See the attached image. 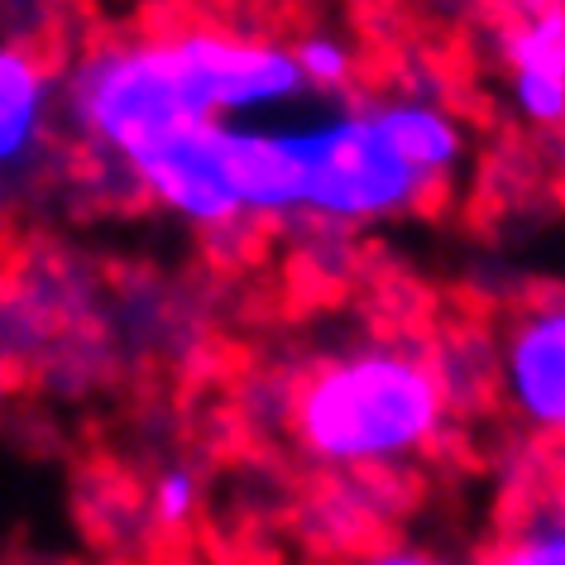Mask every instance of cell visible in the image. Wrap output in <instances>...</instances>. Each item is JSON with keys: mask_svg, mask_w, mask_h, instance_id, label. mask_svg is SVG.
Here are the masks:
<instances>
[{"mask_svg": "<svg viewBox=\"0 0 565 565\" xmlns=\"http://www.w3.org/2000/svg\"><path fill=\"white\" fill-rule=\"evenodd\" d=\"M307 102L292 44L221 24L106 39L63 77V116L116 168L168 135L225 120H268Z\"/></svg>", "mask_w": 565, "mask_h": 565, "instance_id": "cell-1", "label": "cell"}, {"mask_svg": "<svg viewBox=\"0 0 565 565\" xmlns=\"http://www.w3.org/2000/svg\"><path fill=\"white\" fill-rule=\"evenodd\" d=\"M450 422V374L427 350L364 341L317 360L288 403L292 441L327 470L364 475L417 460Z\"/></svg>", "mask_w": 565, "mask_h": 565, "instance_id": "cell-2", "label": "cell"}, {"mask_svg": "<svg viewBox=\"0 0 565 565\" xmlns=\"http://www.w3.org/2000/svg\"><path fill=\"white\" fill-rule=\"evenodd\" d=\"M302 163V216L335 231L393 225L427 211L441 188L422 178L388 139L374 96H345L321 116L292 120Z\"/></svg>", "mask_w": 565, "mask_h": 565, "instance_id": "cell-3", "label": "cell"}, {"mask_svg": "<svg viewBox=\"0 0 565 565\" xmlns=\"http://www.w3.org/2000/svg\"><path fill=\"white\" fill-rule=\"evenodd\" d=\"M493 379L522 427L565 441V292L518 307L499 335Z\"/></svg>", "mask_w": 565, "mask_h": 565, "instance_id": "cell-4", "label": "cell"}, {"mask_svg": "<svg viewBox=\"0 0 565 565\" xmlns=\"http://www.w3.org/2000/svg\"><path fill=\"white\" fill-rule=\"evenodd\" d=\"M508 106L527 130H565V0H513L499 39Z\"/></svg>", "mask_w": 565, "mask_h": 565, "instance_id": "cell-5", "label": "cell"}, {"mask_svg": "<svg viewBox=\"0 0 565 565\" xmlns=\"http://www.w3.org/2000/svg\"><path fill=\"white\" fill-rule=\"evenodd\" d=\"M63 110V77L34 49L0 39V182L44 159Z\"/></svg>", "mask_w": 565, "mask_h": 565, "instance_id": "cell-6", "label": "cell"}, {"mask_svg": "<svg viewBox=\"0 0 565 565\" xmlns=\"http://www.w3.org/2000/svg\"><path fill=\"white\" fill-rule=\"evenodd\" d=\"M292 63H298V73L307 82V96H321V102H345L360 67L355 49L331 30H307L292 39Z\"/></svg>", "mask_w": 565, "mask_h": 565, "instance_id": "cell-7", "label": "cell"}, {"mask_svg": "<svg viewBox=\"0 0 565 565\" xmlns=\"http://www.w3.org/2000/svg\"><path fill=\"white\" fill-rule=\"evenodd\" d=\"M484 565H565V508L522 518L484 556Z\"/></svg>", "mask_w": 565, "mask_h": 565, "instance_id": "cell-8", "label": "cell"}, {"mask_svg": "<svg viewBox=\"0 0 565 565\" xmlns=\"http://www.w3.org/2000/svg\"><path fill=\"white\" fill-rule=\"evenodd\" d=\"M196 508V479L192 470H163L159 479H153V513H159V522H168V527H178V522H188Z\"/></svg>", "mask_w": 565, "mask_h": 565, "instance_id": "cell-9", "label": "cell"}, {"mask_svg": "<svg viewBox=\"0 0 565 565\" xmlns=\"http://www.w3.org/2000/svg\"><path fill=\"white\" fill-rule=\"evenodd\" d=\"M360 565H450L446 556H436L427 546H379Z\"/></svg>", "mask_w": 565, "mask_h": 565, "instance_id": "cell-10", "label": "cell"}]
</instances>
